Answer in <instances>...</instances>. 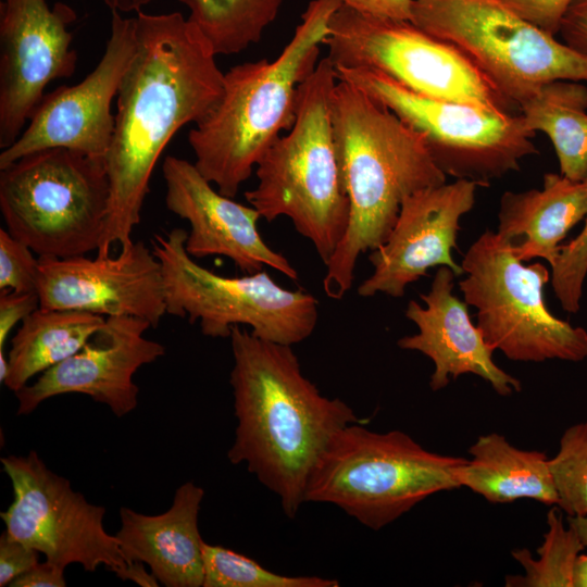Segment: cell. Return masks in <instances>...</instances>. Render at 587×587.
Listing matches in <instances>:
<instances>
[{
	"label": "cell",
	"instance_id": "obj_32",
	"mask_svg": "<svg viewBox=\"0 0 587 587\" xmlns=\"http://www.w3.org/2000/svg\"><path fill=\"white\" fill-rule=\"evenodd\" d=\"M548 34H559L562 18L574 0H499Z\"/></svg>",
	"mask_w": 587,
	"mask_h": 587
},
{
	"label": "cell",
	"instance_id": "obj_29",
	"mask_svg": "<svg viewBox=\"0 0 587 587\" xmlns=\"http://www.w3.org/2000/svg\"><path fill=\"white\" fill-rule=\"evenodd\" d=\"M549 467L559 509L567 516L587 515V421L563 432Z\"/></svg>",
	"mask_w": 587,
	"mask_h": 587
},
{
	"label": "cell",
	"instance_id": "obj_31",
	"mask_svg": "<svg viewBox=\"0 0 587 587\" xmlns=\"http://www.w3.org/2000/svg\"><path fill=\"white\" fill-rule=\"evenodd\" d=\"M7 229H0V291H37L39 258Z\"/></svg>",
	"mask_w": 587,
	"mask_h": 587
},
{
	"label": "cell",
	"instance_id": "obj_26",
	"mask_svg": "<svg viewBox=\"0 0 587 587\" xmlns=\"http://www.w3.org/2000/svg\"><path fill=\"white\" fill-rule=\"evenodd\" d=\"M216 55L235 54L260 41L283 0H178Z\"/></svg>",
	"mask_w": 587,
	"mask_h": 587
},
{
	"label": "cell",
	"instance_id": "obj_2",
	"mask_svg": "<svg viewBox=\"0 0 587 587\" xmlns=\"http://www.w3.org/2000/svg\"><path fill=\"white\" fill-rule=\"evenodd\" d=\"M229 339L237 426L228 460L245 464L292 519L305 502L309 478L336 434L366 421L345 401L323 396L303 375L291 346L261 339L238 325Z\"/></svg>",
	"mask_w": 587,
	"mask_h": 587
},
{
	"label": "cell",
	"instance_id": "obj_18",
	"mask_svg": "<svg viewBox=\"0 0 587 587\" xmlns=\"http://www.w3.org/2000/svg\"><path fill=\"white\" fill-rule=\"evenodd\" d=\"M150 323L130 316H109L74 354L48 369L15 396L25 415L54 396L82 394L103 403L117 417L137 408L134 375L164 355L162 344L145 337Z\"/></svg>",
	"mask_w": 587,
	"mask_h": 587
},
{
	"label": "cell",
	"instance_id": "obj_35",
	"mask_svg": "<svg viewBox=\"0 0 587 587\" xmlns=\"http://www.w3.org/2000/svg\"><path fill=\"white\" fill-rule=\"evenodd\" d=\"M559 34L565 45L587 57V0H574L566 10Z\"/></svg>",
	"mask_w": 587,
	"mask_h": 587
},
{
	"label": "cell",
	"instance_id": "obj_17",
	"mask_svg": "<svg viewBox=\"0 0 587 587\" xmlns=\"http://www.w3.org/2000/svg\"><path fill=\"white\" fill-rule=\"evenodd\" d=\"M477 187L473 182L455 179L408 196L387 239L369 255L374 270L359 285V296L382 292L402 297L410 284L427 276L435 266H448L463 276L452 250L460 218L472 210Z\"/></svg>",
	"mask_w": 587,
	"mask_h": 587
},
{
	"label": "cell",
	"instance_id": "obj_19",
	"mask_svg": "<svg viewBox=\"0 0 587 587\" xmlns=\"http://www.w3.org/2000/svg\"><path fill=\"white\" fill-rule=\"evenodd\" d=\"M166 208L190 224L185 248L193 259L223 255L246 274L268 266L290 279L298 272L262 238L259 212L224 196L191 163L168 155L162 165Z\"/></svg>",
	"mask_w": 587,
	"mask_h": 587
},
{
	"label": "cell",
	"instance_id": "obj_10",
	"mask_svg": "<svg viewBox=\"0 0 587 587\" xmlns=\"http://www.w3.org/2000/svg\"><path fill=\"white\" fill-rule=\"evenodd\" d=\"M338 79L360 88L416 132L437 164L455 179L489 186L537 154L521 114L433 98L366 67H335Z\"/></svg>",
	"mask_w": 587,
	"mask_h": 587
},
{
	"label": "cell",
	"instance_id": "obj_24",
	"mask_svg": "<svg viewBox=\"0 0 587 587\" xmlns=\"http://www.w3.org/2000/svg\"><path fill=\"white\" fill-rule=\"evenodd\" d=\"M104 321V316L85 311L37 309L21 322L11 339L4 385L15 394L35 375L78 351Z\"/></svg>",
	"mask_w": 587,
	"mask_h": 587
},
{
	"label": "cell",
	"instance_id": "obj_23",
	"mask_svg": "<svg viewBox=\"0 0 587 587\" xmlns=\"http://www.w3.org/2000/svg\"><path fill=\"white\" fill-rule=\"evenodd\" d=\"M469 453L471 459L454 473L459 488L466 487L491 503L532 499L558 504L546 453L519 449L498 433L479 436Z\"/></svg>",
	"mask_w": 587,
	"mask_h": 587
},
{
	"label": "cell",
	"instance_id": "obj_21",
	"mask_svg": "<svg viewBox=\"0 0 587 587\" xmlns=\"http://www.w3.org/2000/svg\"><path fill=\"white\" fill-rule=\"evenodd\" d=\"M204 490L187 482L177 487L172 505L148 515L123 507L115 537L126 560L150 567L166 587H200L203 584L202 541L198 517Z\"/></svg>",
	"mask_w": 587,
	"mask_h": 587
},
{
	"label": "cell",
	"instance_id": "obj_11",
	"mask_svg": "<svg viewBox=\"0 0 587 587\" xmlns=\"http://www.w3.org/2000/svg\"><path fill=\"white\" fill-rule=\"evenodd\" d=\"M411 22L463 51L519 105L542 85L587 82V57L499 0H413Z\"/></svg>",
	"mask_w": 587,
	"mask_h": 587
},
{
	"label": "cell",
	"instance_id": "obj_12",
	"mask_svg": "<svg viewBox=\"0 0 587 587\" xmlns=\"http://www.w3.org/2000/svg\"><path fill=\"white\" fill-rule=\"evenodd\" d=\"M335 67H366L433 98L510 112L517 108L452 43L411 21L369 15L341 5L324 40Z\"/></svg>",
	"mask_w": 587,
	"mask_h": 587
},
{
	"label": "cell",
	"instance_id": "obj_42",
	"mask_svg": "<svg viewBox=\"0 0 587 587\" xmlns=\"http://www.w3.org/2000/svg\"><path fill=\"white\" fill-rule=\"evenodd\" d=\"M10 365L9 359L5 357L4 352L0 350V382L4 384L5 379L9 376Z\"/></svg>",
	"mask_w": 587,
	"mask_h": 587
},
{
	"label": "cell",
	"instance_id": "obj_25",
	"mask_svg": "<svg viewBox=\"0 0 587 587\" xmlns=\"http://www.w3.org/2000/svg\"><path fill=\"white\" fill-rule=\"evenodd\" d=\"M526 125L551 140L561 175L574 182L587 177V86L558 79L542 85L519 105Z\"/></svg>",
	"mask_w": 587,
	"mask_h": 587
},
{
	"label": "cell",
	"instance_id": "obj_27",
	"mask_svg": "<svg viewBox=\"0 0 587 587\" xmlns=\"http://www.w3.org/2000/svg\"><path fill=\"white\" fill-rule=\"evenodd\" d=\"M547 527L537 559L526 548L512 550V558L523 566L524 575H507V587H573L574 565L586 547L575 528L565 526L558 505L549 510Z\"/></svg>",
	"mask_w": 587,
	"mask_h": 587
},
{
	"label": "cell",
	"instance_id": "obj_33",
	"mask_svg": "<svg viewBox=\"0 0 587 587\" xmlns=\"http://www.w3.org/2000/svg\"><path fill=\"white\" fill-rule=\"evenodd\" d=\"M38 563V551L5 533L0 537V586H10Z\"/></svg>",
	"mask_w": 587,
	"mask_h": 587
},
{
	"label": "cell",
	"instance_id": "obj_9",
	"mask_svg": "<svg viewBox=\"0 0 587 587\" xmlns=\"http://www.w3.org/2000/svg\"><path fill=\"white\" fill-rule=\"evenodd\" d=\"M460 289L476 309L485 341L521 362L587 358V330L554 316L544 300L550 274L541 263L524 265L512 246L491 230L467 249Z\"/></svg>",
	"mask_w": 587,
	"mask_h": 587
},
{
	"label": "cell",
	"instance_id": "obj_6",
	"mask_svg": "<svg viewBox=\"0 0 587 587\" xmlns=\"http://www.w3.org/2000/svg\"><path fill=\"white\" fill-rule=\"evenodd\" d=\"M465 461L429 451L404 432L377 433L353 423L320 458L304 500L334 504L379 530L426 498L459 488L454 473Z\"/></svg>",
	"mask_w": 587,
	"mask_h": 587
},
{
	"label": "cell",
	"instance_id": "obj_22",
	"mask_svg": "<svg viewBox=\"0 0 587 587\" xmlns=\"http://www.w3.org/2000/svg\"><path fill=\"white\" fill-rule=\"evenodd\" d=\"M586 214V180L548 173L541 189L502 195L497 233L522 262L541 258L552 267L560 254V242Z\"/></svg>",
	"mask_w": 587,
	"mask_h": 587
},
{
	"label": "cell",
	"instance_id": "obj_38",
	"mask_svg": "<svg viewBox=\"0 0 587 587\" xmlns=\"http://www.w3.org/2000/svg\"><path fill=\"white\" fill-rule=\"evenodd\" d=\"M122 580H130L141 587H158L159 580L152 572H148L145 563L138 560L128 561L113 572Z\"/></svg>",
	"mask_w": 587,
	"mask_h": 587
},
{
	"label": "cell",
	"instance_id": "obj_41",
	"mask_svg": "<svg viewBox=\"0 0 587 587\" xmlns=\"http://www.w3.org/2000/svg\"><path fill=\"white\" fill-rule=\"evenodd\" d=\"M567 524L575 528L582 542L587 548V515L567 516Z\"/></svg>",
	"mask_w": 587,
	"mask_h": 587
},
{
	"label": "cell",
	"instance_id": "obj_30",
	"mask_svg": "<svg viewBox=\"0 0 587 587\" xmlns=\"http://www.w3.org/2000/svg\"><path fill=\"white\" fill-rule=\"evenodd\" d=\"M587 183V177H586ZM587 275V214L582 232L560 246V254L551 267V285L561 307L576 313L580 307L583 285Z\"/></svg>",
	"mask_w": 587,
	"mask_h": 587
},
{
	"label": "cell",
	"instance_id": "obj_37",
	"mask_svg": "<svg viewBox=\"0 0 587 587\" xmlns=\"http://www.w3.org/2000/svg\"><path fill=\"white\" fill-rule=\"evenodd\" d=\"M65 569L49 561L37 563L11 583V587H64Z\"/></svg>",
	"mask_w": 587,
	"mask_h": 587
},
{
	"label": "cell",
	"instance_id": "obj_28",
	"mask_svg": "<svg viewBox=\"0 0 587 587\" xmlns=\"http://www.w3.org/2000/svg\"><path fill=\"white\" fill-rule=\"evenodd\" d=\"M202 587H338L339 582L321 576L274 573L232 549L202 541Z\"/></svg>",
	"mask_w": 587,
	"mask_h": 587
},
{
	"label": "cell",
	"instance_id": "obj_13",
	"mask_svg": "<svg viewBox=\"0 0 587 587\" xmlns=\"http://www.w3.org/2000/svg\"><path fill=\"white\" fill-rule=\"evenodd\" d=\"M0 461L13 490L0 513L8 535L63 569L77 563L86 572L101 565L114 572L125 565L117 538L104 528L102 505L88 502L34 450Z\"/></svg>",
	"mask_w": 587,
	"mask_h": 587
},
{
	"label": "cell",
	"instance_id": "obj_40",
	"mask_svg": "<svg viewBox=\"0 0 587 587\" xmlns=\"http://www.w3.org/2000/svg\"><path fill=\"white\" fill-rule=\"evenodd\" d=\"M573 587H587V554L580 553L574 565Z\"/></svg>",
	"mask_w": 587,
	"mask_h": 587
},
{
	"label": "cell",
	"instance_id": "obj_4",
	"mask_svg": "<svg viewBox=\"0 0 587 587\" xmlns=\"http://www.w3.org/2000/svg\"><path fill=\"white\" fill-rule=\"evenodd\" d=\"M337 0H312L274 61L246 62L224 73L223 91L188 133L199 172L234 198L265 151L296 118L302 84L316 67Z\"/></svg>",
	"mask_w": 587,
	"mask_h": 587
},
{
	"label": "cell",
	"instance_id": "obj_8",
	"mask_svg": "<svg viewBox=\"0 0 587 587\" xmlns=\"http://www.w3.org/2000/svg\"><path fill=\"white\" fill-rule=\"evenodd\" d=\"M186 239L183 228L151 239L162 268L167 314L199 322L201 333L211 338H229L237 325L291 347L312 335L319 320L313 295L283 288L262 270L245 276L218 275L188 254Z\"/></svg>",
	"mask_w": 587,
	"mask_h": 587
},
{
	"label": "cell",
	"instance_id": "obj_36",
	"mask_svg": "<svg viewBox=\"0 0 587 587\" xmlns=\"http://www.w3.org/2000/svg\"><path fill=\"white\" fill-rule=\"evenodd\" d=\"M355 11L395 20L411 21L413 0H337Z\"/></svg>",
	"mask_w": 587,
	"mask_h": 587
},
{
	"label": "cell",
	"instance_id": "obj_34",
	"mask_svg": "<svg viewBox=\"0 0 587 587\" xmlns=\"http://www.w3.org/2000/svg\"><path fill=\"white\" fill-rule=\"evenodd\" d=\"M39 308L37 291H0V350L15 325Z\"/></svg>",
	"mask_w": 587,
	"mask_h": 587
},
{
	"label": "cell",
	"instance_id": "obj_39",
	"mask_svg": "<svg viewBox=\"0 0 587 587\" xmlns=\"http://www.w3.org/2000/svg\"><path fill=\"white\" fill-rule=\"evenodd\" d=\"M112 11L122 13L136 11L147 5L151 0H102Z\"/></svg>",
	"mask_w": 587,
	"mask_h": 587
},
{
	"label": "cell",
	"instance_id": "obj_16",
	"mask_svg": "<svg viewBox=\"0 0 587 587\" xmlns=\"http://www.w3.org/2000/svg\"><path fill=\"white\" fill-rule=\"evenodd\" d=\"M40 308L130 316L157 327L166 314L160 261L143 241L115 257H39Z\"/></svg>",
	"mask_w": 587,
	"mask_h": 587
},
{
	"label": "cell",
	"instance_id": "obj_5",
	"mask_svg": "<svg viewBox=\"0 0 587 587\" xmlns=\"http://www.w3.org/2000/svg\"><path fill=\"white\" fill-rule=\"evenodd\" d=\"M338 78L322 58L300 88L295 122L255 166L258 183L245 192L261 218L288 217L310 240L324 264L341 242L350 218L332 122V95Z\"/></svg>",
	"mask_w": 587,
	"mask_h": 587
},
{
	"label": "cell",
	"instance_id": "obj_1",
	"mask_svg": "<svg viewBox=\"0 0 587 587\" xmlns=\"http://www.w3.org/2000/svg\"><path fill=\"white\" fill-rule=\"evenodd\" d=\"M136 50L117 92L104 158L110 199L98 257L128 247L141 221L151 175L173 136L217 103L224 73L211 45L179 12H137Z\"/></svg>",
	"mask_w": 587,
	"mask_h": 587
},
{
	"label": "cell",
	"instance_id": "obj_14",
	"mask_svg": "<svg viewBox=\"0 0 587 587\" xmlns=\"http://www.w3.org/2000/svg\"><path fill=\"white\" fill-rule=\"evenodd\" d=\"M136 50L135 21L112 11L110 36L97 66L78 84L45 93L28 125L0 153V168L29 153L64 148L103 159L115 115L111 103Z\"/></svg>",
	"mask_w": 587,
	"mask_h": 587
},
{
	"label": "cell",
	"instance_id": "obj_15",
	"mask_svg": "<svg viewBox=\"0 0 587 587\" xmlns=\"http://www.w3.org/2000/svg\"><path fill=\"white\" fill-rule=\"evenodd\" d=\"M74 10L46 0H3L0 22V148L12 145L41 101L46 87L71 77L77 53L68 25Z\"/></svg>",
	"mask_w": 587,
	"mask_h": 587
},
{
	"label": "cell",
	"instance_id": "obj_3",
	"mask_svg": "<svg viewBox=\"0 0 587 587\" xmlns=\"http://www.w3.org/2000/svg\"><path fill=\"white\" fill-rule=\"evenodd\" d=\"M332 122L350 218L325 264L323 289L341 299L352 287L360 254L387 239L403 200L445 184L447 175L416 132L346 80L338 79L333 90Z\"/></svg>",
	"mask_w": 587,
	"mask_h": 587
},
{
	"label": "cell",
	"instance_id": "obj_7",
	"mask_svg": "<svg viewBox=\"0 0 587 587\" xmlns=\"http://www.w3.org/2000/svg\"><path fill=\"white\" fill-rule=\"evenodd\" d=\"M103 159L53 148L0 168V210L7 230L39 257L71 258L98 250L109 209Z\"/></svg>",
	"mask_w": 587,
	"mask_h": 587
},
{
	"label": "cell",
	"instance_id": "obj_20",
	"mask_svg": "<svg viewBox=\"0 0 587 587\" xmlns=\"http://www.w3.org/2000/svg\"><path fill=\"white\" fill-rule=\"evenodd\" d=\"M455 276L450 267L439 266L429 291L420 295L425 307L414 300L408 303L405 316L419 332L400 338L399 348L419 351L432 360L434 371L429 387L433 391L444 389L451 379L463 374L483 378L500 396L521 391V382L495 363V350L473 324L467 303L453 294Z\"/></svg>",
	"mask_w": 587,
	"mask_h": 587
}]
</instances>
